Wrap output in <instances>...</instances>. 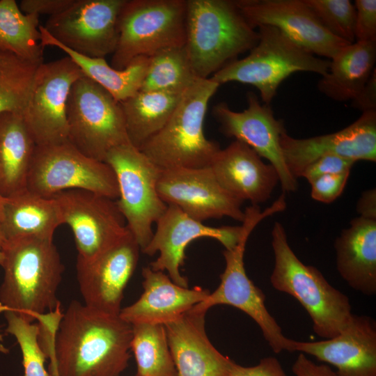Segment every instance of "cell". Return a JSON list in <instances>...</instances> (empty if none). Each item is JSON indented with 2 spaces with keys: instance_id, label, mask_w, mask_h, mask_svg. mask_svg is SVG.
<instances>
[{
  "instance_id": "cb8c5ba5",
  "label": "cell",
  "mask_w": 376,
  "mask_h": 376,
  "mask_svg": "<svg viewBox=\"0 0 376 376\" xmlns=\"http://www.w3.org/2000/svg\"><path fill=\"white\" fill-rule=\"evenodd\" d=\"M143 292L132 304L121 308L119 316L134 324H166L190 311L210 293L196 286L185 288L175 283L164 272L150 266L142 269Z\"/></svg>"
},
{
  "instance_id": "ac0fdd59",
  "label": "cell",
  "mask_w": 376,
  "mask_h": 376,
  "mask_svg": "<svg viewBox=\"0 0 376 376\" xmlns=\"http://www.w3.org/2000/svg\"><path fill=\"white\" fill-rule=\"evenodd\" d=\"M141 249L130 232L95 258H77V279L84 304L119 315L124 290L136 267Z\"/></svg>"
},
{
  "instance_id": "9c48e42d",
  "label": "cell",
  "mask_w": 376,
  "mask_h": 376,
  "mask_svg": "<svg viewBox=\"0 0 376 376\" xmlns=\"http://www.w3.org/2000/svg\"><path fill=\"white\" fill-rule=\"evenodd\" d=\"M66 119L68 141L92 159L104 162L111 150L130 143L120 102L84 75L71 87Z\"/></svg>"
},
{
  "instance_id": "bcb514c9",
  "label": "cell",
  "mask_w": 376,
  "mask_h": 376,
  "mask_svg": "<svg viewBox=\"0 0 376 376\" xmlns=\"http://www.w3.org/2000/svg\"><path fill=\"white\" fill-rule=\"evenodd\" d=\"M5 240L0 231V265L1 266L3 262V246L4 244Z\"/></svg>"
},
{
  "instance_id": "7c38bea8",
  "label": "cell",
  "mask_w": 376,
  "mask_h": 376,
  "mask_svg": "<svg viewBox=\"0 0 376 376\" xmlns=\"http://www.w3.org/2000/svg\"><path fill=\"white\" fill-rule=\"evenodd\" d=\"M83 75L68 56L37 68L22 112L37 146L68 141V98L72 84Z\"/></svg>"
},
{
  "instance_id": "ab89813d",
  "label": "cell",
  "mask_w": 376,
  "mask_h": 376,
  "mask_svg": "<svg viewBox=\"0 0 376 376\" xmlns=\"http://www.w3.org/2000/svg\"><path fill=\"white\" fill-rule=\"evenodd\" d=\"M227 376H287L279 361L273 357L262 359L253 366H242L235 363Z\"/></svg>"
},
{
  "instance_id": "9a60e30c",
  "label": "cell",
  "mask_w": 376,
  "mask_h": 376,
  "mask_svg": "<svg viewBox=\"0 0 376 376\" xmlns=\"http://www.w3.org/2000/svg\"><path fill=\"white\" fill-rule=\"evenodd\" d=\"M157 190L167 205L178 207L198 221L224 217L240 222L244 219L243 201L219 185L209 166L162 169Z\"/></svg>"
},
{
  "instance_id": "603a6c76",
  "label": "cell",
  "mask_w": 376,
  "mask_h": 376,
  "mask_svg": "<svg viewBox=\"0 0 376 376\" xmlns=\"http://www.w3.org/2000/svg\"><path fill=\"white\" fill-rule=\"evenodd\" d=\"M205 315L190 310L164 324L177 376H227L235 363L210 341Z\"/></svg>"
},
{
  "instance_id": "7bdbcfd3",
  "label": "cell",
  "mask_w": 376,
  "mask_h": 376,
  "mask_svg": "<svg viewBox=\"0 0 376 376\" xmlns=\"http://www.w3.org/2000/svg\"><path fill=\"white\" fill-rule=\"evenodd\" d=\"M295 376H339L327 365H318L301 352L292 365Z\"/></svg>"
},
{
  "instance_id": "e575fe53",
  "label": "cell",
  "mask_w": 376,
  "mask_h": 376,
  "mask_svg": "<svg viewBox=\"0 0 376 376\" xmlns=\"http://www.w3.org/2000/svg\"><path fill=\"white\" fill-rule=\"evenodd\" d=\"M324 27L348 44L355 42V8L349 0H304Z\"/></svg>"
},
{
  "instance_id": "7402d4cb",
  "label": "cell",
  "mask_w": 376,
  "mask_h": 376,
  "mask_svg": "<svg viewBox=\"0 0 376 376\" xmlns=\"http://www.w3.org/2000/svg\"><path fill=\"white\" fill-rule=\"evenodd\" d=\"M261 158L246 144L235 140L219 150L209 167L230 195L258 205L271 197L279 182L275 168Z\"/></svg>"
},
{
  "instance_id": "3957f363",
  "label": "cell",
  "mask_w": 376,
  "mask_h": 376,
  "mask_svg": "<svg viewBox=\"0 0 376 376\" xmlns=\"http://www.w3.org/2000/svg\"><path fill=\"white\" fill-rule=\"evenodd\" d=\"M258 38L234 1L187 0L185 47L196 77L210 78Z\"/></svg>"
},
{
  "instance_id": "7dc6e473",
  "label": "cell",
  "mask_w": 376,
  "mask_h": 376,
  "mask_svg": "<svg viewBox=\"0 0 376 376\" xmlns=\"http://www.w3.org/2000/svg\"><path fill=\"white\" fill-rule=\"evenodd\" d=\"M5 198L1 196L0 194V222L2 219L3 215V203H4Z\"/></svg>"
},
{
  "instance_id": "1f68e13d",
  "label": "cell",
  "mask_w": 376,
  "mask_h": 376,
  "mask_svg": "<svg viewBox=\"0 0 376 376\" xmlns=\"http://www.w3.org/2000/svg\"><path fill=\"white\" fill-rule=\"evenodd\" d=\"M130 350L137 367L136 376H177L164 325L134 324Z\"/></svg>"
},
{
  "instance_id": "8fae6325",
  "label": "cell",
  "mask_w": 376,
  "mask_h": 376,
  "mask_svg": "<svg viewBox=\"0 0 376 376\" xmlns=\"http://www.w3.org/2000/svg\"><path fill=\"white\" fill-rule=\"evenodd\" d=\"M27 191L51 198L68 189H84L116 200L115 173L106 162L86 156L68 141L36 146L29 169Z\"/></svg>"
},
{
  "instance_id": "5bb4252c",
  "label": "cell",
  "mask_w": 376,
  "mask_h": 376,
  "mask_svg": "<svg viewBox=\"0 0 376 376\" xmlns=\"http://www.w3.org/2000/svg\"><path fill=\"white\" fill-rule=\"evenodd\" d=\"M125 0H75L65 10L49 17L47 32L64 47L83 56L103 58L114 52L118 22Z\"/></svg>"
},
{
  "instance_id": "836d02e7",
  "label": "cell",
  "mask_w": 376,
  "mask_h": 376,
  "mask_svg": "<svg viewBox=\"0 0 376 376\" xmlns=\"http://www.w3.org/2000/svg\"><path fill=\"white\" fill-rule=\"evenodd\" d=\"M2 311L7 321L6 331L15 337L20 347L24 376H49L45 367L47 356L38 340V324L25 320L13 311Z\"/></svg>"
},
{
  "instance_id": "4dcf8cb0",
  "label": "cell",
  "mask_w": 376,
  "mask_h": 376,
  "mask_svg": "<svg viewBox=\"0 0 376 376\" xmlns=\"http://www.w3.org/2000/svg\"><path fill=\"white\" fill-rule=\"evenodd\" d=\"M39 16L24 14L15 0H0V50L35 64L43 63Z\"/></svg>"
},
{
  "instance_id": "52a82bcc",
  "label": "cell",
  "mask_w": 376,
  "mask_h": 376,
  "mask_svg": "<svg viewBox=\"0 0 376 376\" xmlns=\"http://www.w3.org/2000/svg\"><path fill=\"white\" fill-rule=\"evenodd\" d=\"M258 29V41L249 54L229 63L210 79L219 85L231 81L250 84L258 90L263 103L269 104L280 84L292 73L323 76L327 72L330 60L312 54L274 26Z\"/></svg>"
},
{
  "instance_id": "b9f144b4",
  "label": "cell",
  "mask_w": 376,
  "mask_h": 376,
  "mask_svg": "<svg viewBox=\"0 0 376 376\" xmlns=\"http://www.w3.org/2000/svg\"><path fill=\"white\" fill-rule=\"evenodd\" d=\"M30 86H0V113L4 111L22 112L28 97Z\"/></svg>"
},
{
  "instance_id": "f35d334b",
  "label": "cell",
  "mask_w": 376,
  "mask_h": 376,
  "mask_svg": "<svg viewBox=\"0 0 376 376\" xmlns=\"http://www.w3.org/2000/svg\"><path fill=\"white\" fill-rule=\"evenodd\" d=\"M355 162L337 155H326L309 164L300 177L311 182L315 178L325 175L338 174L350 171Z\"/></svg>"
},
{
  "instance_id": "f6af8a7d",
  "label": "cell",
  "mask_w": 376,
  "mask_h": 376,
  "mask_svg": "<svg viewBox=\"0 0 376 376\" xmlns=\"http://www.w3.org/2000/svg\"><path fill=\"white\" fill-rule=\"evenodd\" d=\"M357 210L360 217L376 219V191L375 188L362 193L357 204Z\"/></svg>"
},
{
  "instance_id": "5b68a950",
  "label": "cell",
  "mask_w": 376,
  "mask_h": 376,
  "mask_svg": "<svg viewBox=\"0 0 376 376\" xmlns=\"http://www.w3.org/2000/svg\"><path fill=\"white\" fill-rule=\"evenodd\" d=\"M274 265L272 287L295 298L308 313L315 333L324 339L338 335L352 315L350 299L333 287L320 271L304 264L288 244L284 226L275 222L272 230Z\"/></svg>"
},
{
  "instance_id": "d6a6232c",
  "label": "cell",
  "mask_w": 376,
  "mask_h": 376,
  "mask_svg": "<svg viewBox=\"0 0 376 376\" xmlns=\"http://www.w3.org/2000/svg\"><path fill=\"white\" fill-rule=\"evenodd\" d=\"M196 78L185 45L169 47L149 57L140 90L183 93Z\"/></svg>"
},
{
  "instance_id": "ba28073f",
  "label": "cell",
  "mask_w": 376,
  "mask_h": 376,
  "mask_svg": "<svg viewBox=\"0 0 376 376\" xmlns=\"http://www.w3.org/2000/svg\"><path fill=\"white\" fill-rule=\"evenodd\" d=\"M186 19L187 0H125L111 65L123 70L137 58L184 46Z\"/></svg>"
},
{
  "instance_id": "44dd1931",
  "label": "cell",
  "mask_w": 376,
  "mask_h": 376,
  "mask_svg": "<svg viewBox=\"0 0 376 376\" xmlns=\"http://www.w3.org/2000/svg\"><path fill=\"white\" fill-rule=\"evenodd\" d=\"M328 363L339 376H376V327L368 316L352 314L336 336L315 342L291 339L290 351Z\"/></svg>"
},
{
  "instance_id": "c3c4849f",
  "label": "cell",
  "mask_w": 376,
  "mask_h": 376,
  "mask_svg": "<svg viewBox=\"0 0 376 376\" xmlns=\"http://www.w3.org/2000/svg\"><path fill=\"white\" fill-rule=\"evenodd\" d=\"M1 338H1V336L0 335V340H1Z\"/></svg>"
},
{
  "instance_id": "ee69618b",
  "label": "cell",
  "mask_w": 376,
  "mask_h": 376,
  "mask_svg": "<svg viewBox=\"0 0 376 376\" xmlns=\"http://www.w3.org/2000/svg\"><path fill=\"white\" fill-rule=\"evenodd\" d=\"M352 107L362 112L376 110L375 69L361 92L352 100Z\"/></svg>"
},
{
  "instance_id": "60d3db41",
  "label": "cell",
  "mask_w": 376,
  "mask_h": 376,
  "mask_svg": "<svg viewBox=\"0 0 376 376\" xmlns=\"http://www.w3.org/2000/svg\"><path fill=\"white\" fill-rule=\"evenodd\" d=\"M75 0H22L19 4L24 14L56 15L68 9Z\"/></svg>"
},
{
  "instance_id": "74e56055",
  "label": "cell",
  "mask_w": 376,
  "mask_h": 376,
  "mask_svg": "<svg viewBox=\"0 0 376 376\" xmlns=\"http://www.w3.org/2000/svg\"><path fill=\"white\" fill-rule=\"evenodd\" d=\"M355 41L376 40V1L356 0Z\"/></svg>"
},
{
  "instance_id": "ffe728a7",
  "label": "cell",
  "mask_w": 376,
  "mask_h": 376,
  "mask_svg": "<svg viewBox=\"0 0 376 376\" xmlns=\"http://www.w3.org/2000/svg\"><path fill=\"white\" fill-rule=\"evenodd\" d=\"M280 144L286 166L297 179L311 162L326 155L354 161H376V110L362 112L354 122L334 133L306 139L284 131Z\"/></svg>"
},
{
  "instance_id": "d4e9b609",
  "label": "cell",
  "mask_w": 376,
  "mask_h": 376,
  "mask_svg": "<svg viewBox=\"0 0 376 376\" xmlns=\"http://www.w3.org/2000/svg\"><path fill=\"white\" fill-rule=\"evenodd\" d=\"M336 267L353 290L365 295L376 293V219H352L334 242Z\"/></svg>"
},
{
  "instance_id": "681fc988",
  "label": "cell",
  "mask_w": 376,
  "mask_h": 376,
  "mask_svg": "<svg viewBox=\"0 0 376 376\" xmlns=\"http://www.w3.org/2000/svg\"><path fill=\"white\" fill-rule=\"evenodd\" d=\"M135 376H136V375H135Z\"/></svg>"
},
{
  "instance_id": "484cf974",
  "label": "cell",
  "mask_w": 376,
  "mask_h": 376,
  "mask_svg": "<svg viewBox=\"0 0 376 376\" xmlns=\"http://www.w3.org/2000/svg\"><path fill=\"white\" fill-rule=\"evenodd\" d=\"M36 143L20 111L0 113V194L10 198L26 191Z\"/></svg>"
},
{
  "instance_id": "8d00e7d4",
  "label": "cell",
  "mask_w": 376,
  "mask_h": 376,
  "mask_svg": "<svg viewBox=\"0 0 376 376\" xmlns=\"http://www.w3.org/2000/svg\"><path fill=\"white\" fill-rule=\"evenodd\" d=\"M350 171L320 176L311 182V196L317 201L330 203L343 193Z\"/></svg>"
},
{
  "instance_id": "30bf717a",
  "label": "cell",
  "mask_w": 376,
  "mask_h": 376,
  "mask_svg": "<svg viewBox=\"0 0 376 376\" xmlns=\"http://www.w3.org/2000/svg\"><path fill=\"white\" fill-rule=\"evenodd\" d=\"M104 162L115 173L117 205L142 251L152 237V225L168 207L157 190L162 169L130 143L111 150Z\"/></svg>"
},
{
  "instance_id": "d6986e66",
  "label": "cell",
  "mask_w": 376,
  "mask_h": 376,
  "mask_svg": "<svg viewBox=\"0 0 376 376\" xmlns=\"http://www.w3.org/2000/svg\"><path fill=\"white\" fill-rule=\"evenodd\" d=\"M156 225L152 239L141 252L150 256L159 252L157 259L150 263V268L154 271H166L175 283L185 288H189L188 281L181 274L180 267L184 264L185 251L189 243L198 238L209 237L219 242L225 249H231L239 242L242 230V226H206L173 205H168Z\"/></svg>"
},
{
  "instance_id": "4316f807",
  "label": "cell",
  "mask_w": 376,
  "mask_h": 376,
  "mask_svg": "<svg viewBox=\"0 0 376 376\" xmlns=\"http://www.w3.org/2000/svg\"><path fill=\"white\" fill-rule=\"evenodd\" d=\"M376 61V40L355 41L330 60L318 90L336 101L353 100L369 80Z\"/></svg>"
},
{
  "instance_id": "7a4b0ae2",
  "label": "cell",
  "mask_w": 376,
  "mask_h": 376,
  "mask_svg": "<svg viewBox=\"0 0 376 376\" xmlns=\"http://www.w3.org/2000/svg\"><path fill=\"white\" fill-rule=\"evenodd\" d=\"M0 287V311L10 310L33 322L53 312L64 271L53 240L24 237L6 240Z\"/></svg>"
},
{
  "instance_id": "f1b7e54d",
  "label": "cell",
  "mask_w": 376,
  "mask_h": 376,
  "mask_svg": "<svg viewBox=\"0 0 376 376\" xmlns=\"http://www.w3.org/2000/svg\"><path fill=\"white\" fill-rule=\"evenodd\" d=\"M40 42L43 47H56L70 58L83 75L106 89L118 102L135 95L141 88L148 65L149 57L134 59L123 70H116L103 58H91L79 54L54 40L40 25Z\"/></svg>"
},
{
  "instance_id": "6da1fadb",
  "label": "cell",
  "mask_w": 376,
  "mask_h": 376,
  "mask_svg": "<svg viewBox=\"0 0 376 376\" xmlns=\"http://www.w3.org/2000/svg\"><path fill=\"white\" fill-rule=\"evenodd\" d=\"M132 325L78 301L68 305L46 350L49 376H120L127 368Z\"/></svg>"
},
{
  "instance_id": "277c9868",
  "label": "cell",
  "mask_w": 376,
  "mask_h": 376,
  "mask_svg": "<svg viewBox=\"0 0 376 376\" xmlns=\"http://www.w3.org/2000/svg\"><path fill=\"white\" fill-rule=\"evenodd\" d=\"M219 86L210 78H196L164 127L139 150L162 169L210 166L221 148L206 138L203 124L208 103Z\"/></svg>"
},
{
  "instance_id": "f546056e",
  "label": "cell",
  "mask_w": 376,
  "mask_h": 376,
  "mask_svg": "<svg viewBox=\"0 0 376 376\" xmlns=\"http://www.w3.org/2000/svg\"><path fill=\"white\" fill-rule=\"evenodd\" d=\"M183 93L146 91L120 102L129 141L141 146L168 121Z\"/></svg>"
},
{
  "instance_id": "2e32d148",
  "label": "cell",
  "mask_w": 376,
  "mask_h": 376,
  "mask_svg": "<svg viewBox=\"0 0 376 376\" xmlns=\"http://www.w3.org/2000/svg\"><path fill=\"white\" fill-rule=\"evenodd\" d=\"M234 1L252 27L274 26L315 56L331 60L350 45L330 33L304 0Z\"/></svg>"
},
{
  "instance_id": "8992f818",
  "label": "cell",
  "mask_w": 376,
  "mask_h": 376,
  "mask_svg": "<svg viewBox=\"0 0 376 376\" xmlns=\"http://www.w3.org/2000/svg\"><path fill=\"white\" fill-rule=\"evenodd\" d=\"M285 198L281 195L263 211L258 205H251L245 209L239 242L234 248L223 251L226 267L220 276L219 285L191 309L205 313L211 307L223 304L241 310L258 325L265 340L275 353L283 350L289 352L291 339L283 335L281 327L267 309L263 292L248 277L244 255L248 238L256 226L263 219L285 210Z\"/></svg>"
},
{
  "instance_id": "d590c367",
  "label": "cell",
  "mask_w": 376,
  "mask_h": 376,
  "mask_svg": "<svg viewBox=\"0 0 376 376\" xmlns=\"http://www.w3.org/2000/svg\"><path fill=\"white\" fill-rule=\"evenodd\" d=\"M39 65L0 50V86L29 87Z\"/></svg>"
},
{
  "instance_id": "4fadbf2b",
  "label": "cell",
  "mask_w": 376,
  "mask_h": 376,
  "mask_svg": "<svg viewBox=\"0 0 376 376\" xmlns=\"http://www.w3.org/2000/svg\"><path fill=\"white\" fill-rule=\"evenodd\" d=\"M52 198L63 224L72 231L79 259L95 258L130 232L116 200L79 189L61 191Z\"/></svg>"
},
{
  "instance_id": "83f0119b",
  "label": "cell",
  "mask_w": 376,
  "mask_h": 376,
  "mask_svg": "<svg viewBox=\"0 0 376 376\" xmlns=\"http://www.w3.org/2000/svg\"><path fill=\"white\" fill-rule=\"evenodd\" d=\"M63 224L59 207L53 198L29 191L5 198L0 222L5 241L24 237L53 240L55 230Z\"/></svg>"
},
{
  "instance_id": "e0dca14e",
  "label": "cell",
  "mask_w": 376,
  "mask_h": 376,
  "mask_svg": "<svg viewBox=\"0 0 376 376\" xmlns=\"http://www.w3.org/2000/svg\"><path fill=\"white\" fill-rule=\"evenodd\" d=\"M246 97L247 107L242 111L232 110L225 102L214 107L213 115L221 132L267 159L276 170L283 193L295 191L297 179L286 166L280 144L281 135L285 131L283 121L276 119L269 104H261L253 93H248Z\"/></svg>"
}]
</instances>
